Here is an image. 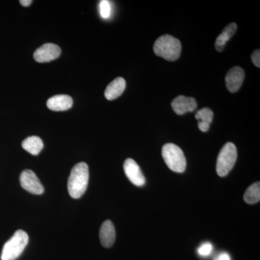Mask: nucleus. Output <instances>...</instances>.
I'll use <instances>...</instances> for the list:
<instances>
[{
  "mask_svg": "<svg viewBox=\"0 0 260 260\" xmlns=\"http://www.w3.org/2000/svg\"><path fill=\"white\" fill-rule=\"evenodd\" d=\"M89 169L85 162L76 164L72 169L68 179V191L71 198L79 199L81 198L88 185Z\"/></svg>",
  "mask_w": 260,
  "mask_h": 260,
  "instance_id": "1",
  "label": "nucleus"
},
{
  "mask_svg": "<svg viewBox=\"0 0 260 260\" xmlns=\"http://www.w3.org/2000/svg\"><path fill=\"white\" fill-rule=\"evenodd\" d=\"M153 50L155 54L160 57L168 61H175L181 54V42L172 36H162L154 44Z\"/></svg>",
  "mask_w": 260,
  "mask_h": 260,
  "instance_id": "2",
  "label": "nucleus"
},
{
  "mask_svg": "<svg viewBox=\"0 0 260 260\" xmlns=\"http://www.w3.org/2000/svg\"><path fill=\"white\" fill-rule=\"evenodd\" d=\"M28 235L23 230H18L9 239L2 251V260H15L21 255L28 243Z\"/></svg>",
  "mask_w": 260,
  "mask_h": 260,
  "instance_id": "3",
  "label": "nucleus"
},
{
  "mask_svg": "<svg viewBox=\"0 0 260 260\" xmlns=\"http://www.w3.org/2000/svg\"><path fill=\"white\" fill-rule=\"evenodd\" d=\"M162 155L168 167L177 173L185 171L186 160L182 150L177 145L167 143L162 147Z\"/></svg>",
  "mask_w": 260,
  "mask_h": 260,
  "instance_id": "4",
  "label": "nucleus"
},
{
  "mask_svg": "<svg viewBox=\"0 0 260 260\" xmlns=\"http://www.w3.org/2000/svg\"><path fill=\"white\" fill-rule=\"evenodd\" d=\"M237 159V150L232 143H227L219 153L216 164L217 173L223 177L232 171Z\"/></svg>",
  "mask_w": 260,
  "mask_h": 260,
  "instance_id": "5",
  "label": "nucleus"
},
{
  "mask_svg": "<svg viewBox=\"0 0 260 260\" xmlns=\"http://www.w3.org/2000/svg\"><path fill=\"white\" fill-rule=\"evenodd\" d=\"M20 181L22 187L31 194H42L44 193V186L35 173L31 170H24L20 174Z\"/></svg>",
  "mask_w": 260,
  "mask_h": 260,
  "instance_id": "6",
  "label": "nucleus"
},
{
  "mask_svg": "<svg viewBox=\"0 0 260 260\" xmlns=\"http://www.w3.org/2000/svg\"><path fill=\"white\" fill-rule=\"evenodd\" d=\"M61 54V49L54 44H46L37 49L34 56L38 62H49L57 59Z\"/></svg>",
  "mask_w": 260,
  "mask_h": 260,
  "instance_id": "7",
  "label": "nucleus"
},
{
  "mask_svg": "<svg viewBox=\"0 0 260 260\" xmlns=\"http://www.w3.org/2000/svg\"><path fill=\"white\" fill-rule=\"evenodd\" d=\"M124 170L126 177L133 184L138 186L145 185L144 175L138 164L133 159H126L124 164Z\"/></svg>",
  "mask_w": 260,
  "mask_h": 260,
  "instance_id": "8",
  "label": "nucleus"
},
{
  "mask_svg": "<svg viewBox=\"0 0 260 260\" xmlns=\"http://www.w3.org/2000/svg\"><path fill=\"white\" fill-rule=\"evenodd\" d=\"M245 73L240 67H234L228 72L225 77V85L231 93H236L240 89L244 82Z\"/></svg>",
  "mask_w": 260,
  "mask_h": 260,
  "instance_id": "9",
  "label": "nucleus"
},
{
  "mask_svg": "<svg viewBox=\"0 0 260 260\" xmlns=\"http://www.w3.org/2000/svg\"><path fill=\"white\" fill-rule=\"evenodd\" d=\"M172 107L176 114L182 115L186 113L194 112L198 104L194 98L179 95L173 101Z\"/></svg>",
  "mask_w": 260,
  "mask_h": 260,
  "instance_id": "10",
  "label": "nucleus"
},
{
  "mask_svg": "<svg viewBox=\"0 0 260 260\" xmlns=\"http://www.w3.org/2000/svg\"><path fill=\"white\" fill-rule=\"evenodd\" d=\"M73 100L70 95H56L48 99L47 107L54 112H63L73 107Z\"/></svg>",
  "mask_w": 260,
  "mask_h": 260,
  "instance_id": "11",
  "label": "nucleus"
},
{
  "mask_svg": "<svg viewBox=\"0 0 260 260\" xmlns=\"http://www.w3.org/2000/svg\"><path fill=\"white\" fill-rule=\"evenodd\" d=\"M101 243L106 248L112 247L116 239L115 228L111 220L104 222L99 233Z\"/></svg>",
  "mask_w": 260,
  "mask_h": 260,
  "instance_id": "12",
  "label": "nucleus"
},
{
  "mask_svg": "<svg viewBox=\"0 0 260 260\" xmlns=\"http://www.w3.org/2000/svg\"><path fill=\"white\" fill-rule=\"evenodd\" d=\"M125 80L122 78H116L106 88L105 93H104L106 99L109 101L117 99L123 93V92L125 90Z\"/></svg>",
  "mask_w": 260,
  "mask_h": 260,
  "instance_id": "13",
  "label": "nucleus"
},
{
  "mask_svg": "<svg viewBox=\"0 0 260 260\" xmlns=\"http://www.w3.org/2000/svg\"><path fill=\"white\" fill-rule=\"evenodd\" d=\"M195 118L198 121V127L203 133H206L210 129V124L213 121V112L209 108H203L195 114Z\"/></svg>",
  "mask_w": 260,
  "mask_h": 260,
  "instance_id": "14",
  "label": "nucleus"
},
{
  "mask_svg": "<svg viewBox=\"0 0 260 260\" xmlns=\"http://www.w3.org/2000/svg\"><path fill=\"white\" fill-rule=\"evenodd\" d=\"M237 30V25L232 23L228 25L221 34L217 38L215 41V49L217 51H222L223 50L226 43L230 40L231 38L235 34Z\"/></svg>",
  "mask_w": 260,
  "mask_h": 260,
  "instance_id": "15",
  "label": "nucleus"
},
{
  "mask_svg": "<svg viewBox=\"0 0 260 260\" xmlns=\"http://www.w3.org/2000/svg\"><path fill=\"white\" fill-rule=\"evenodd\" d=\"M22 147L29 153L37 155L44 148V143L39 137L30 136L23 140Z\"/></svg>",
  "mask_w": 260,
  "mask_h": 260,
  "instance_id": "16",
  "label": "nucleus"
},
{
  "mask_svg": "<svg viewBox=\"0 0 260 260\" xmlns=\"http://www.w3.org/2000/svg\"><path fill=\"white\" fill-rule=\"evenodd\" d=\"M244 201L248 204H254L260 200V184L256 182L248 188L244 195Z\"/></svg>",
  "mask_w": 260,
  "mask_h": 260,
  "instance_id": "17",
  "label": "nucleus"
},
{
  "mask_svg": "<svg viewBox=\"0 0 260 260\" xmlns=\"http://www.w3.org/2000/svg\"><path fill=\"white\" fill-rule=\"evenodd\" d=\"M99 8H100L101 16L103 18L107 19L110 16L112 9H111V5L109 1H107V0L101 1Z\"/></svg>",
  "mask_w": 260,
  "mask_h": 260,
  "instance_id": "18",
  "label": "nucleus"
},
{
  "mask_svg": "<svg viewBox=\"0 0 260 260\" xmlns=\"http://www.w3.org/2000/svg\"><path fill=\"white\" fill-rule=\"evenodd\" d=\"M213 251V245L210 242L204 243L200 246L198 249V254L200 256H209Z\"/></svg>",
  "mask_w": 260,
  "mask_h": 260,
  "instance_id": "19",
  "label": "nucleus"
},
{
  "mask_svg": "<svg viewBox=\"0 0 260 260\" xmlns=\"http://www.w3.org/2000/svg\"><path fill=\"white\" fill-rule=\"evenodd\" d=\"M251 60L256 67H257L258 68H260V51L259 49L254 51V53L251 54Z\"/></svg>",
  "mask_w": 260,
  "mask_h": 260,
  "instance_id": "20",
  "label": "nucleus"
},
{
  "mask_svg": "<svg viewBox=\"0 0 260 260\" xmlns=\"http://www.w3.org/2000/svg\"><path fill=\"white\" fill-rule=\"evenodd\" d=\"M215 260H231V257L227 253H221Z\"/></svg>",
  "mask_w": 260,
  "mask_h": 260,
  "instance_id": "21",
  "label": "nucleus"
},
{
  "mask_svg": "<svg viewBox=\"0 0 260 260\" xmlns=\"http://www.w3.org/2000/svg\"><path fill=\"white\" fill-rule=\"evenodd\" d=\"M32 2L31 0H20V3L24 7H28L31 5Z\"/></svg>",
  "mask_w": 260,
  "mask_h": 260,
  "instance_id": "22",
  "label": "nucleus"
}]
</instances>
